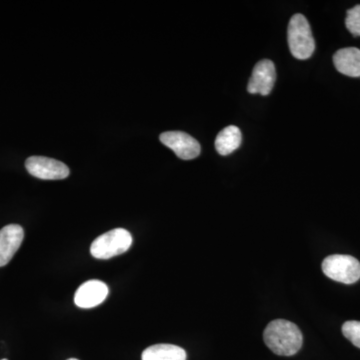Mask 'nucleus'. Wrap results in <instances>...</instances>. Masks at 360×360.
I'll list each match as a JSON object with an SVG mask.
<instances>
[{
  "instance_id": "nucleus-8",
  "label": "nucleus",
  "mask_w": 360,
  "mask_h": 360,
  "mask_svg": "<svg viewBox=\"0 0 360 360\" xmlns=\"http://www.w3.org/2000/svg\"><path fill=\"white\" fill-rule=\"evenodd\" d=\"M108 295V288L103 281H86L78 288L75 295V303L80 309H92L101 304Z\"/></svg>"
},
{
  "instance_id": "nucleus-7",
  "label": "nucleus",
  "mask_w": 360,
  "mask_h": 360,
  "mask_svg": "<svg viewBox=\"0 0 360 360\" xmlns=\"http://www.w3.org/2000/svg\"><path fill=\"white\" fill-rule=\"evenodd\" d=\"M276 80V71L274 63L269 59H264L257 63L252 71L248 90L251 94L269 96L274 89Z\"/></svg>"
},
{
  "instance_id": "nucleus-16",
  "label": "nucleus",
  "mask_w": 360,
  "mask_h": 360,
  "mask_svg": "<svg viewBox=\"0 0 360 360\" xmlns=\"http://www.w3.org/2000/svg\"><path fill=\"white\" fill-rule=\"evenodd\" d=\"M2 360H7V359H2Z\"/></svg>"
},
{
  "instance_id": "nucleus-14",
  "label": "nucleus",
  "mask_w": 360,
  "mask_h": 360,
  "mask_svg": "<svg viewBox=\"0 0 360 360\" xmlns=\"http://www.w3.org/2000/svg\"><path fill=\"white\" fill-rule=\"evenodd\" d=\"M345 25L352 35L360 37V6H354L347 11Z\"/></svg>"
},
{
  "instance_id": "nucleus-13",
  "label": "nucleus",
  "mask_w": 360,
  "mask_h": 360,
  "mask_svg": "<svg viewBox=\"0 0 360 360\" xmlns=\"http://www.w3.org/2000/svg\"><path fill=\"white\" fill-rule=\"evenodd\" d=\"M342 333L352 345L360 348V321H347L342 326Z\"/></svg>"
},
{
  "instance_id": "nucleus-4",
  "label": "nucleus",
  "mask_w": 360,
  "mask_h": 360,
  "mask_svg": "<svg viewBox=\"0 0 360 360\" xmlns=\"http://www.w3.org/2000/svg\"><path fill=\"white\" fill-rule=\"evenodd\" d=\"M324 274L345 284L356 283L360 278V262L350 255H333L322 262Z\"/></svg>"
},
{
  "instance_id": "nucleus-3",
  "label": "nucleus",
  "mask_w": 360,
  "mask_h": 360,
  "mask_svg": "<svg viewBox=\"0 0 360 360\" xmlns=\"http://www.w3.org/2000/svg\"><path fill=\"white\" fill-rule=\"evenodd\" d=\"M132 245V236L124 229H115L98 236L90 246V253L97 259H110L122 255Z\"/></svg>"
},
{
  "instance_id": "nucleus-15",
  "label": "nucleus",
  "mask_w": 360,
  "mask_h": 360,
  "mask_svg": "<svg viewBox=\"0 0 360 360\" xmlns=\"http://www.w3.org/2000/svg\"><path fill=\"white\" fill-rule=\"evenodd\" d=\"M68 360H78L77 359H68Z\"/></svg>"
},
{
  "instance_id": "nucleus-6",
  "label": "nucleus",
  "mask_w": 360,
  "mask_h": 360,
  "mask_svg": "<svg viewBox=\"0 0 360 360\" xmlns=\"http://www.w3.org/2000/svg\"><path fill=\"white\" fill-rule=\"evenodd\" d=\"M160 141L184 160H191L200 155V142L182 131H167L160 135Z\"/></svg>"
},
{
  "instance_id": "nucleus-9",
  "label": "nucleus",
  "mask_w": 360,
  "mask_h": 360,
  "mask_svg": "<svg viewBox=\"0 0 360 360\" xmlns=\"http://www.w3.org/2000/svg\"><path fill=\"white\" fill-rule=\"evenodd\" d=\"M25 238V231L18 224H9L0 229V267L9 264Z\"/></svg>"
},
{
  "instance_id": "nucleus-1",
  "label": "nucleus",
  "mask_w": 360,
  "mask_h": 360,
  "mask_svg": "<svg viewBox=\"0 0 360 360\" xmlns=\"http://www.w3.org/2000/svg\"><path fill=\"white\" fill-rule=\"evenodd\" d=\"M265 345L272 352L281 356H291L302 347V331L292 322L276 319L270 322L264 333Z\"/></svg>"
},
{
  "instance_id": "nucleus-11",
  "label": "nucleus",
  "mask_w": 360,
  "mask_h": 360,
  "mask_svg": "<svg viewBox=\"0 0 360 360\" xmlns=\"http://www.w3.org/2000/svg\"><path fill=\"white\" fill-rule=\"evenodd\" d=\"M243 141L240 129L231 125L219 132L215 139V148L220 155L226 156L236 151Z\"/></svg>"
},
{
  "instance_id": "nucleus-12",
  "label": "nucleus",
  "mask_w": 360,
  "mask_h": 360,
  "mask_svg": "<svg viewBox=\"0 0 360 360\" xmlns=\"http://www.w3.org/2000/svg\"><path fill=\"white\" fill-rule=\"evenodd\" d=\"M142 360H186L184 348L172 345H155L142 352Z\"/></svg>"
},
{
  "instance_id": "nucleus-10",
  "label": "nucleus",
  "mask_w": 360,
  "mask_h": 360,
  "mask_svg": "<svg viewBox=\"0 0 360 360\" xmlns=\"http://www.w3.org/2000/svg\"><path fill=\"white\" fill-rule=\"evenodd\" d=\"M336 70L350 77H360V49L355 47L340 49L333 56Z\"/></svg>"
},
{
  "instance_id": "nucleus-2",
  "label": "nucleus",
  "mask_w": 360,
  "mask_h": 360,
  "mask_svg": "<svg viewBox=\"0 0 360 360\" xmlns=\"http://www.w3.org/2000/svg\"><path fill=\"white\" fill-rule=\"evenodd\" d=\"M288 40L291 54L295 58L305 60L311 58L315 41L309 21L302 14H295L291 18L288 28Z\"/></svg>"
},
{
  "instance_id": "nucleus-5",
  "label": "nucleus",
  "mask_w": 360,
  "mask_h": 360,
  "mask_svg": "<svg viewBox=\"0 0 360 360\" xmlns=\"http://www.w3.org/2000/svg\"><path fill=\"white\" fill-rule=\"evenodd\" d=\"M30 174L44 180L65 179L70 175V168L65 163L44 156H32L25 161Z\"/></svg>"
}]
</instances>
